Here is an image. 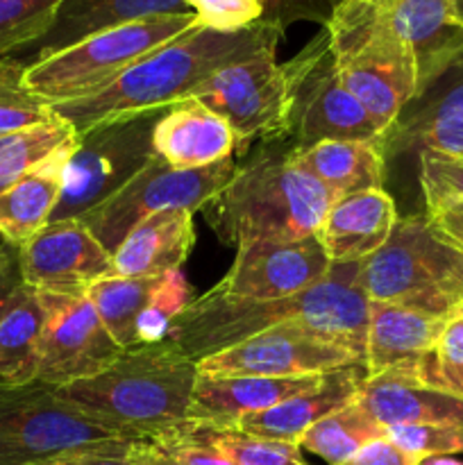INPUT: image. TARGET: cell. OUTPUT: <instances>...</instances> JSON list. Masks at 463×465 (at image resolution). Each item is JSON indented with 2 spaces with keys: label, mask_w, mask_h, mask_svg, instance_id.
Returning a JSON list of instances; mask_svg holds the SVG:
<instances>
[{
  "label": "cell",
  "mask_w": 463,
  "mask_h": 465,
  "mask_svg": "<svg viewBox=\"0 0 463 465\" xmlns=\"http://www.w3.org/2000/svg\"><path fill=\"white\" fill-rule=\"evenodd\" d=\"M280 325H304L331 336L366 361L368 298L359 284V263H334L325 280L280 300L234 298L212 286L177 316L168 339L200 361Z\"/></svg>",
  "instance_id": "6da1fadb"
},
{
  "label": "cell",
  "mask_w": 463,
  "mask_h": 465,
  "mask_svg": "<svg viewBox=\"0 0 463 465\" xmlns=\"http://www.w3.org/2000/svg\"><path fill=\"white\" fill-rule=\"evenodd\" d=\"M281 35L284 30L268 21L236 32H216L198 23L145 54L103 91L54 104L53 112L82 134L113 118L168 109L189 98L221 68L266 50H277Z\"/></svg>",
  "instance_id": "7a4b0ae2"
},
{
  "label": "cell",
  "mask_w": 463,
  "mask_h": 465,
  "mask_svg": "<svg viewBox=\"0 0 463 465\" xmlns=\"http://www.w3.org/2000/svg\"><path fill=\"white\" fill-rule=\"evenodd\" d=\"M198 368L171 339L123 350L98 375L57 386V393L109 430L153 440L193 422Z\"/></svg>",
  "instance_id": "3957f363"
},
{
  "label": "cell",
  "mask_w": 463,
  "mask_h": 465,
  "mask_svg": "<svg viewBox=\"0 0 463 465\" xmlns=\"http://www.w3.org/2000/svg\"><path fill=\"white\" fill-rule=\"evenodd\" d=\"M334 195L293 159L286 139L261 141L230 184L204 207L222 243L236 248L259 241H302L316 236Z\"/></svg>",
  "instance_id": "277c9868"
},
{
  "label": "cell",
  "mask_w": 463,
  "mask_h": 465,
  "mask_svg": "<svg viewBox=\"0 0 463 465\" xmlns=\"http://www.w3.org/2000/svg\"><path fill=\"white\" fill-rule=\"evenodd\" d=\"M322 27L340 82L386 134L418 94L411 48L377 0H340Z\"/></svg>",
  "instance_id": "5b68a950"
},
{
  "label": "cell",
  "mask_w": 463,
  "mask_h": 465,
  "mask_svg": "<svg viewBox=\"0 0 463 465\" xmlns=\"http://www.w3.org/2000/svg\"><path fill=\"white\" fill-rule=\"evenodd\" d=\"M368 302H390L438 318L463 313V252L422 213L399 218L384 248L359 263Z\"/></svg>",
  "instance_id": "8992f818"
},
{
  "label": "cell",
  "mask_w": 463,
  "mask_h": 465,
  "mask_svg": "<svg viewBox=\"0 0 463 465\" xmlns=\"http://www.w3.org/2000/svg\"><path fill=\"white\" fill-rule=\"evenodd\" d=\"M136 443L64 400L54 386H0V465H36L82 452L130 454Z\"/></svg>",
  "instance_id": "52a82bcc"
},
{
  "label": "cell",
  "mask_w": 463,
  "mask_h": 465,
  "mask_svg": "<svg viewBox=\"0 0 463 465\" xmlns=\"http://www.w3.org/2000/svg\"><path fill=\"white\" fill-rule=\"evenodd\" d=\"M193 25H198L195 14H163L98 32L71 48L27 64L25 84L50 107L86 98Z\"/></svg>",
  "instance_id": "ba28073f"
},
{
  "label": "cell",
  "mask_w": 463,
  "mask_h": 465,
  "mask_svg": "<svg viewBox=\"0 0 463 465\" xmlns=\"http://www.w3.org/2000/svg\"><path fill=\"white\" fill-rule=\"evenodd\" d=\"M281 73L289 100L286 141L293 148H309L320 141L384 139L366 107L340 82L325 27L281 64Z\"/></svg>",
  "instance_id": "9c48e42d"
},
{
  "label": "cell",
  "mask_w": 463,
  "mask_h": 465,
  "mask_svg": "<svg viewBox=\"0 0 463 465\" xmlns=\"http://www.w3.org/2000/svg\"><path fill=\"white\" fill-rule=\"evenodd\" d=\"M163 112L113 118L77 134L50 221L82 218L116 195L154 157L153 132Z\"/></svg>",
  "instance_id": "30bf717a"
},
{
  "label": "cell",
  "mask_w": 463,
  "mask_h": 465,
  "mask_svg": "<svg viewBox=\"0 0 463 465\" xmlns=\"http://www.w3.org/2000/svg\"><path fill=\"white\" fill-rule=\"evenodd\" d=\"M236 171V159H222L204 168H172L153 157L116 195L82 216L95 239L113 254L134 225L153 213L200 212L207 207Z\"/></svg>",
  "instance_id": "8fae6325"
},
{
  "label": "cell",
  "mask_w": 463,
  "mask_h": 465,
  "mask_svg": "<svg viewBox=\"0 0 463 465\" xmlns=\"http://www.w3.org/2000/svg\"><path fill=\"white\" fill-rule=\"evenodd\" d=\"M361 354L304 325H280L195 361L207 377H318L357 366Z\"/></svg>",
  "instance_id": "7c38bea8"
},
{
  "label": "cell",
  "mask_w": 463,
  "mask_h": 465,
  "mask_svg": "<svg viewBox=\"0 0 463 465\" xmlns=\"http://www.w3.org/2000/svg\"><path fill=\"white\" fill-rule=\"evenodd\" d=\"M277 50H266L243 62L230 64L204 80L186 100H198L221 118L236 134L252 143L254 139H286V82Z\"/></svg>",
  "instance_id": "4fadbf2b"
},
{
  "label": "cell",
  "mask_w": 463,
  "mask_h": 465,
  "mask_svg": "<svg viewBox=\"0 0 463 465\" xmlns=\"http://www.w3.org/2000/svg\"><path fill=\"white\" fill-rule=\"evenodd\" d=\"M39 298L44 330L34 381L57 389L98 375L121 357L123 350L104 330L86 295L39 293Z\"/></svg>",
  "instance_id": "5bb4252c"
},
{
  "label": "cell",
  "mask_w": 463,
  "mask_h": 465,
  "mask_svg": "<svg viewBox=\"0 0 463 465\" xmlns=\"http://www.w3.org/2000/svg\"><path fill=\"white\" fill-rule=\"evenodd\" d=\"M23 282L39 293L86 295L95 282L112 277V252L82 218L50 221L18 248Z\"/></svg>",
  "instance_id": "9a60e30c"
},
{
  "label": "cell",
  "mask_w": 463,
  "mask_h": 465,
  "mask_svg": "<svg viewBox=\"0 0 463 465\" xmlns=\"http://www.w3.org/2000/svg\"><path fill=\"white\" fill-rule=\"evenodd\" d=\"M334 263L316 236L302 241H259L239 245L218 289L234 298L280 300L302 293L330 275Z\"/></svg>",
  "instance_id": "2e32d148"
},
{
  "label": "cell",
  "mask_w": 463,
  "mask_h": 465,
  "mask_svg": "<svg viewBox=\"0 0 463 465\" xmlns=\"http://www.w3.org/2000/svg\"><path fill=\"white\" fill-rule=\"evenodd\" d=\"M411 150L463 157V50L404 107L384 134L386 159Z\"/></svg>",
  "instance_id": "e0dca14e"
},
{
  "label": "cell",
  "mask_w": 463,
  "mask_h": 465,
  "mask_svg": "<svg viewBox=\"0 0 463 465\" xmlns=\"http://www.w3.org/2000/svg\"><path fill=\"white\" fill-rule=\"evenodd\" d=\"M248 141L198 100L171 104L153 132V153L172 168H204L236 153H248Z\"/></svg>",
  "instance_id": "ac0fdd59"
},
{
  "label": "cell",
  "mask_w": 463,
  "mask_h": 465,
  "mask_svg": "<svg viewBox=\"0 0 463 465\" xmlns=\"http://www.w3.org/2000/svg\"><path fill=\"white\" fill-rule=\"evenodd\" d=\"M413 363L368 375L357 402L381 422L393 425H454L463 427V398L434 389L418 380Z\"/></svg>",
  "instance_id": "d6986e66"
},
{
  "label": "cell",
  "mask_w": 463,
  "mask_h": 465,
  "mask_svg": "<svg viewBox=\"0 0 463 465\" xmlns=\"http://www.w3.org/2000/svg\"><path fill=\"white\" fill-rule=\"evenodd\" d=\"M366 377V363L327 372L313 389L302 391L266 411L239 418L234 427L259 439L298 445L304 431L311 430L318 420L357 402Z\"/></svg>",
  "instance_id": "ffe728a7"
},
{
  "label": "cell",
  "mask_w": 463,
  "mask_h": 465,
  "mask_svg": "<svg viewBox=\"0 0 463 465\" xmlns=\"http://www.w3.org/2000/svg\"><path fill=\"white\" fill-rule=\"evenodd\" d=\"M398 221L393 198L384 189L361 191L331 203L316 239L331 263H361L384 248Z\"/></svg>",
  "instance_id": "44dd1931"
},
{
  "label": "cell",
  "mask_w": 463,
  "mask_h": 465,
  "mask_svg": "<svg viewBox=\"0 0 463 465\" xmlns=\"http://www.w3.org/2000/svg\"><path fill=\"white\" fill-rule=\"evenodd\" d=\"M377 3L416 57L418 94H420L463 50V25L454 14L452 0H377Z\"/></svg>",
  "instance_id": "7402d4cb"
},
{
  "label": "cell",
  "mask_w": 463,
  "mask_h": 465,
  "mask_svg": "<svg viewBox=\"0 0 463 465\" xmlns=\"http://www.w3.org/2000/svg\"><path fill=\"white\" fill-rule=\"evenodd\" d=\"M318 377H207L198 375L193 391L195 422H207L218 427H234L236 420L250 413L266 411L284 400L313 389L320 381Z\"/></svg>",
  "instance_id": "603a6c76"
},
{
  "label": "cell",
  "mask_w": 463,
  "mask_h": 465,
  "mask_svg": "<svg viewBox=\"0 0 463 465\" xmlns=\"http://www.w3.org/2000/svg\"><path fill=\"white\" fill-rule=\"evenodd\" d=\"M193 245V213L184 209L153 213L113 250L112 277H162L180 271Z\"/></svg>",
  "instance_id": "cb8c5ba5"
},
{
  "label": "cell",
  "mask_w": 463,
  "mask_h": 465,
  "mask_svg": "<svg viewBox=\"0 0 463 465\" xmlns=\"http://www.w3.org/2000/svg\"><path fill=\"white\" fill-rule=\"evenodd\" d=\"M449 318L390 302H368L366 371L379 375L402 363L420 361L438 345Z\"/></svg>",
  "instance_id": "d4e9b609"
},
{
  "label": "cell",
  "mask_w": 463,
  "mask_h": 465,
  "mask_svg": "<svg viewBox=\"0 0 463 465\" xmlns=\"http://www.w3.org/2000/svg\"><path fill=\"white\" fill-rule=\"evenodd\" d=\"M163 14L193 12L186 7L184 0H64L48 32L27 48L32 50V59L27 64L71 48L73 44H80L98 32Z\"/></svg>",
  "instance_id": "484cf974"
},
{
  "label": "cell",
  "mask_w": 463,
  "mask_h": 465,
  "mask_svg": "<svg viewBox=\"0 0 463 465\" xmlns=\"http://www.w3.org/2000/svg\"><path fill=\"white\" fill-rule=\"evenodd\" d=\"M75 143L77 136L54 150L48 159H44L16 184L9 186L5 193H0V234L14 248H21L50 223L62 195L64 173Z\"/></svg>",
  "instance_id": "4316f807"
},
{
  "label": "cell",
  "mask_w": 463,
  "mask_h": 465,
  "mask_svg": "<svg viewBox=\"0 0 463 465\" xmlns=\"http://www.w3.org/2000/svg\"><path fill=\"white\" fill-rule=\"evenodd\" d=\"M293 159L316 177L334 198L384 189L386 153L379 141H320L309 148H293Z\"/></svg>",
  "instance_id": "83f0119b"
},
{
  "label": "cell",
  "mask_w": 463,
  "mask_h": 465,
  "mask_svg": "<svg viewBox=\"0 0 463 465\" xmlns=\"http://www.w3.org/2000/svg\"><path fill=\"white\" fill-rule=\"evenodd\" d=\"M44 307L34 289L23 293L0 321V386H21L36 380Z\"/></svg>",
  "instance_id": "f1b7e54d"
},
{
  "label": "cell",
  "mask_w": 463,
  "mask_h": 465,
  "mask_svg": "<svg viewBox=\"0 0 463 465\" xmlns=\"http://www.w3.org/2000/svg\"><path fill=\"white\" fill-rule=\"evenodd\" d=\"M386 427L377 422L359 402L348 404L339 411L318 420L311 430L304 431L298 448L320 457L330 465L343 463L363 445L384 439Z\"/></svg>",
  "instance_id": "f546056e"
},
{
  "label": "cell",
  "mask_w": 463,
  "mask_h": 465,
  "mask_svg": "<svg viewBox=\"0 0 463 465\" xmlns=\"http://www.w3.org/2000/svg\"><path fill=\"white\" fill-rule=\"evenodd\" d=\"M159 277H104L86 291L104 330L121 350L136 348V321Z\"/></svg>",
  "instance_id": "4dcf8cb0"
},
{
  "label": "cell",
  "mask_w": 463,
  "mask_h": 465,
  "mask_svg": "<svg viewBox=\"0 0 463 465\" xmlns=\"http://www.w3.org/2000/svg\"><path fill=\"white\" fill-rule=\"evenodd\" d=\"M75 136L77 132L57 114L39 125L0 134V193L34 171L44 159Z\"/></svg>",
  "instance_id": "1f68e13d"
},
{
  "label": "cell",
  "mask_w": 463,
  "mask_h": 465,
  "mask_svg": "<svg viewBox=\"0 0 463 465\" xmlns=\"http://www.w3.org/2000/svg\"><path fill=\"white\" fill-rule=\"evenodd\" d=\"M195 436L225 454L234 465H307L300 448L281 440L259 439L239 431L236 427H218L207 422H191Z\"/></svg>",
  "instance_id": "d6a6232c"
},
{
  "label": "cell",
  "mask_w": 463,
  "mask_h": 465,
  "mask_svg": "<svg viewBox=\"0 0 463 465\" xmlns=\"http://www.w3.org/2000/svg\"><path fill=\"white\" fill-rule=\"evenodd\" d=\"M27 62L18 57L0 59V134L39 125L54 116L53 107L25 84Z\"/></svg>",
  "instance_id": "836d02e7"
},
{
  "label": "cell",
  "mask_w": 463,
  "mask_h": 465,
  "mask_svg": "<svg viewBox=\"0 0 463 465\" xmlns=\"http://www.w3.org/2000/svg\"><path fill=\"white\" fill-rule=\"evenodd\" d=\"M420 189L427 218L463 213V157L420 150Z\"/></svg>",
  "instance_id": "e575fe53"
},
{
  "label": "cell",
  "mask_w": 463,
  "mask_h": 465,
  "mask_svg": "<svg viewBox=\"0 0 463 465\" xmlns=\"http://www.w3.org/2000/svg\"><path fill=\"white\" fill-rule=\"evenodd\" d=\"M191 302V286L182 271H171L157 280L139 321H136V345L162 343L171 334L172 322Z\"/></svg>",
  "instance_id": "d590c367"
},
{
  "label": "cell",
  "mask_w": 463,
  "mask_h": 465,
  "mask_svg": "<svg viewBox=\"0 0 463 465\" xmlns=\"http://www.w3.org/2000/svg\"><path fill=\"white\" fill-rule=\"evenodd\" d=\"M64 0H0V59L27 50L53 25Z\"/></svg>",
  "instance_id": "8d00e7d4"
},
{
  "label": "cell",
  "mask_w": 463,
  "mask_h": 465,
  "mask_svg": "<svg viewBox=\"0 0 463 465\" xmlns=\"http://www.w3.org/2000/svg\"><path fill=\"white\" fill-rule=\"evenodd\" d=\"M386 439L416 459L463 454V427L454 425H393Z\"/></svg>",
  "instance_id": "74e56055"
},
{
  "label": "cell",
  "mask_w": 463,
  "mask_h": 465,
  "mask_svg": "<svg viewBox=\"0 0 463 465\" xmlns=\"http://www.w3.org/2000/svg\"><path fill=\"white\" fill-rule=\"evenodd\" d=\"M202 27L236 32L263 18V0H184Z\"/></svg>",
  "instance_id": "f35d334b"
},
{
  "label": "cell",
  "mask_w": 463,
  "mask_h": 465,
  "mask_svg": "<svg viewBox=\"0 0 463 465\" xmlns=\"http://www.w3.org/2000/svg\"><path fill=\"white\" fill-rule=\"evenodd\" d=\"M339 3L340 0H263L261 21L272 23L281 30H286L291 23L300 21V18L325 25Z\"/></svg>",
  "instance_id": "ab89813d"
},
{
  "label": "cell",
  "mask_w": 463,
  "mask_h": 465,
  "mask_svg": "<svg viewBox=\"0 0 463 465\" xmlns=\"http://www.w3.org/2000/svg\"><path fill=\"white\" fill-rule=\"evenodd\" d=\"M413 371H416L418 380L427 386H434V389L448 391V393L458 395L463 398V366H449V363L438 361L434 357V352L422 357L420 361L413 363Z\"/></svg>",
  "instance_id": "60d3db41"
},
{
  "label": "cell",
  "mask_w": 463,
  "mask_h": 465,
  "mask_svg": "<svg viewBox=\"0 0 463 465\" xmlns=\"http://www.w3.org/2000/svg\"><path fill=\"white\" fill-rule=\"evenodd\" d=\"M420 459L411 457L409 452H404L402 448H398L395 443H390L389 439H377L372 443L363 445L359 452H354L352 457L345 459L339 465H418Z\"/></svg>",
  "instance_id": "b9f144b4"
},
{
  "label": "cell",
  "mask_w": 463,
  "mask_h": 465,
  "mask_svg": "<svg viewBox=\"0 0 463 465\" xmlns=\"http://www.w3.org/2000/svg\"><path fill=\"white\" fill-rule=\"evenodd\" d=\"M434 357L449 366H463V313L449 318L434 350Z\"/></svg>",
  "instance_id": "7bdbcfd3"
},
{
  "label": "cell",
  "mask_w": 463,
  "mask_h": 465,
  "mask_svg": "<svg viewBox=\"0 0 463 465\" xmlns=\"http://www.w3.org/2000/svg\"><path fill=\"white\" fill-rule=\"evenodd\" d=\"M25 289V282H23L21 266H18V257L0 272V321L7 316L9 309L14 307V302L18 300V295Z\"/></svg>",
  "instance_id": "ee69618b"
},
{
  "label": "cell",
  "mask_w": 463,
  "mask_h": 465,
  "mask_svg": "<svg viewBox=\"0 0 463 465\" xmlns=\"http://www.w3.org/2000/svg\"><path fill=\"white\" fill-rule=\"evenodd\" d=\"M36 465H136L130 454H113V452H82L68 454V457L53 459V461L36 463Z\"/></svg>",
  "instance_id": "f6af8a7d"
},
{
  "label": "cell",
  "mask_w": 463,
  "mask_h": 465,
  "mask_svg": "<svg viewBox=\"0 0 463 465\" xmlns=\"http://www.w3.org/2000/svg\"><path fill=\"white\" fill-rule=\"evenodd\" d=\"M429 223L449 245L463 252V213H443V216L429 218Z\"/></svg>",
  "instance_id": "bcb514c9"
},
{
  "label": "cell",
  "mask_w": 463,
  "mask_h": 465,
  "mask_svg": "<svg viewBox=\"0 0 463 465\" xmlns=\"http://www.w3.org/2000/svg\"><path fill=\"white\" fill-rule=\"evenodd\" d=\"M130 457L136 465H184L175 461L172 457H168V454H163L159 448H154L150 440H139V443L132 448Z\"/></svg>",
  "instance_id": "7dc6e473"
},
{
  "label": "cell",
  "mask_w": 463,
  "mask_h": 465,
  "mask_svg": "<svg viewBox=\"0 0 463 465\" xmlns=\"http://www.w3.org/2000/svg\"><path fill=\"white\" fill-rule=\"evenodd\" d=\"M16 257H18V248H14V245L0 234V272H3Z\"/></svg>",
  "instance_id": "c3c4849f"
},
{
  "label": "cell",
  "mask_w": 463,
  "mask_h": 465,
  "mask_svg": "<svg viewBox=\"0 0 463 465\" xmlns=\"http://www.w3.org/2000/svg\"><path fill=\"white\" fill-rule=\"evenodd\" d=\"M418 465H463V461L454 457H425Z\"/></svg>",
  "instance_id": "681fc988"
},
{
  "label": "cell",
  "mask_w": 463,
  "mask_h": 465,
  "mask_svg": "<svg viewBox=\"0 0 463 465\" xmlns=\"http://www.w3.org/2000/svg\"><path fill=\"white\" fill-rule=\"evenodd\" d=\"M452 7H454V14H457L458 23L463 25V0H452Z\"/></svg>",
  "instance_id": "f907efd6"
}]
</instances>
